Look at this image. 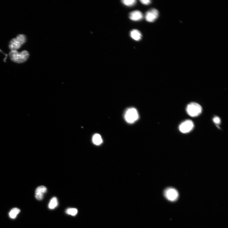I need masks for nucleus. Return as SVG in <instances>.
I'll use <instances>...</instances> for the list:
<instances>
[{
  "label": "nucleus",
  "mask_w": 228,
  "mask_h": 228,
  "mask_svg": "<svg viewBox=\"0 0 228 228\" xmlns=\"http://www.w3.org/2000/svg\"><path fill=\"white\" fill-rule=\"evenodd\" d=\"M9 55L12 61L18 63H24L29 56V53L26 51H23L21 53L18 52L17 51H11Z\"/></svg>",
  "instance_id": "nucleus-1"
},
{
  "label": "nucleus",
  "mask_w": 228,
  "mask_h": 228,
  "mask_svg": "<svg viewBox=\"0 0 228 228\" xmlns=\"http://www.w3.org/2000/svg\"><path fill=\"white\" fill-rule=\"evenodd\" d=\"M26 36L23 34L18 35L16 38L13 39L10 42L9 47L11 51H16L20 49L21 46L25 43Z\"/></svg>",
  "instance_id": "nucleus-2"
},
{
  "label": "nucleus",
  "mask_w": 228,
  "mask_h": 228,
  "mask_svg": "<svg viewBox=\"0 0 228 228\" xmlns=\"http://www.w3.org/2000/svg\"><path fill=\"white\" fill-rule=\"evenodd\" d=\"M139 118L137 110L134 108H131L127 109L124 114V118L128 123L132 124L137 121Z\"/></svg>",
  "instance_id": "nucleus-3"
},
{
  "label": "nucleus",
  "mask_w": 228,
  "mask_h": 228,
  "mask_svg": "<svg viewBox=\"0 0 228 228\" xmlns=\"http://www.w3.org/2000/svg\"><path fill=\"white\" fill-rule=\"evenodd\" d=\"M186 111L189 116L195 117L198 116L202 113V108L198 104L192 102L188 104L186 108Z\"/></svg>",
  "instance_id": "nucleus-4"
},
{
  "label": "nucleus",
  "mask_w": 228,
  "mask_h": 228,
  "mask_svg": "<svg viewBox=\"0 0 228 228\" xmlns=\"http://www.w3.org/2000/svg\"><path fill=\"white\" fill-rule=\"evenodd\" d=\"M164 195L168 200L172 202L176 201L179 197L177 191L173 188H169L166 189L164 192Z\"/></svg>",
  "instance_id": "nucleus-5"
},
{
  "label": "nucleus",
  "mask_w": 228,
  "mask_h": 228,
  "mask_svg": "<svg viewBox=\"0 0 228 228\" xmlns=\"http://www.w3.org/2000/svg\"><path fill=\"white\" fill-rule=\"evenodd\" d=\"M194 127L193 122L191 120H187L180 125L179 130L182 133L186 134L192 131Z\"/></svg>",
  "instance_id": "nucleus-6"
},
{
  "label": "nucleus",
  "mask_w": 228,
  "mask_h": 228,
  "mask_svg": "<svg viewBox=\"0 0 228 228\" xmlns=\"http://www.w3.org/2000/svg\"><path fill=\"white\" fill-rule=\"evenodd\" d=\"M159 16V12L157 10L152 9L146 13L145 18L146 21L149 22H153L155 21Z\"/></svg>",
  "instance_id": "nucleus-7"
},
{
  "label": "nucleus",
  "mask_w": 228,
  "mask_h": 228,
  "mask_svg": "<svg viewBox=\"0 0 228 228\" xmlns=\"http://www.w3.org/2000/svg\"><path fill=\"white\" fill-rule=\"evenodd\" d=\"M47 191L46 187L44 186L38 187L36 190L35 196L38 200H42L43 198L44 195Z\"/></svg>",
  "instance_id": "nucleus-8"
},
{
  "label": "nucleus",
  "mask_w": 228,
  "mask_h": 228,
  "mask_svg": "<svg viewBox=\"0 0 228 228\" xmlns=\"http://www.w3.org/2000/svg\"><path fill=\"white\" fill-rule=\"evenodd\" d=\"M129 17L132 21H139L141 20L143 18V15L140 11L136 10L130 13Z\"/></svg>",
  "instance_id": "nucleus-9"
},
{
  "label": "nucleus",
  "mask_w": 228,
  "mask_h": 228,
  "mask_svg": "<svg viewBox=\"0 0 228 228\" xmlns=\"http://www.w3.org/2000/svg\"><path fill=\"white\" fill-rule=\"evenodd\" d=\"M130 35L132 39L136 41L140 40L142 37L141 33L136 29L132 30L130 32Z\"/></svg>",
  "instance_id": "nucleus-10"
},
{
  "label": "nucleus",
  "mask_w": 228,
  "mask_h": 228,
  "mask_svg": "<svg viewBox=\"0 0 228 228\" xmlns=\"http://www.w3.org/2000/svg\"><path fill=\"white\" fill-rule=\"evenodd\" d=\"M92 140L93 144L97 146L101 145L103 142L101 136L98 134H96L93 135Z\"/></svg>",
  "instance_id": "nucleus-11"
},
{
  "label": "nucleus",
  "mask_w": 228,
  "mask_h": 228,
  "mask_svg": "<svg viewBox=\"0 0 228 228\" xmlns=\"http://www.w3.org/2000/svg\"><path fill=\"white\" fill-rule=\"evenodd\" d=\"M58 205V199L56 197H53L51 199L49 204V208L53 210Z\"/></svg>",
  "instance_id": "nucleus-12"
},
{
  "label": "nucleus",
  "mask_w": 228,
  "mask_h": 228,
  "mask_svg": "<svg viewBox=\"0 0 228 228\" xmlns=\"http://www.w3.org/2000/svg\"><path fill=\"white\" fill-rule=\"evenodd\" d=\"M20 211H21L20 209L17 208H13L9 212V217L12 219H14Z\"/></svg>",
  "instance_id": "nucleus-13"
},
{
  "label": "nucleus",
  "mask_w": 228,
  "mask_h": 228,
  "mask_svg": "<svg viewBox=\"0 0 228 228\" xmlns=\"http://www.w3.org/2000/svg\"><path fill=\"white\" fill-rule=\"evenodd\" d=\"M121 2L124 4L128 6H134L137 2L136 0H123Z\"/></svg>",
  "instance_id": "nucleus-14"
},
{
  "label": "nucleus",
  "mask_w": 228,
  "mask_h": 228,
  "mask_svg": "<svg viewBox=\"0 0 228 228\" xmlns=\"http://www.w3.org/2000/svg\"><path fill=\"white\" fill-rule=\"evenodd\" d=\"M78 210L75 208H69L66 211V213L69 215L75 216L78 214Z\"/></svg>",
  "instance_id": "nucleus-15"
},
{
  "label": "nucleus",
  "mask_w": 228,
  "mask_h": 228,
  "mask_svg": "<svg viewBox=\"0 0 228 228\" xmlns=\"http://www.w3.org/2000/svg\"><path fill=\"white\" fill-rule=\"evenodd\" d=\"M213 121L215 123L217 124H219L221 122L220 119L217 116L215 117L214 118Z\"/></svg>",
  "instance_id": "nucleus-16"
},
{
  "label": "nucleus",
  "mask_w": 228,
  "mask_h": 228,
  "mask_svg": "<svg viewBox=\"0 0 228 228\" xmlns=\"http://www.w3.org/2000/svg\"><path fill=\"white\" fill-rule=\"evenodd\" d=\"M140 2L142 4L145 5H148L151 3V1L149 0H146V1H144V0H141L140 1Z\"/></svg>",
  "instance_id": "nucleus-17"
}]
</instances>
